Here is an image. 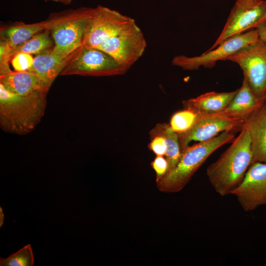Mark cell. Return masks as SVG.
<instances>
[{
  "mask_svg": "<svg viewBox=\"0 0 266 266\" xmlns=\"http://www.w3.org/2000/svg\"><path fill=\"white\" fill-rule=\"evenodd\" d=\"M252 163L251 139L243 126L232 145L207 167L206 175L216 192L224 197L241 183Z\"/></svg>",
  "mask_w": 266,
  "mask_h": 266,
  "instance_id": "1",
  "label": "cell"
},
{
  "mask_svg": "<svg viewBox=\"0 0 266 266\" xmlns=\"http://www.w3.org/2000/svg\"><path fill=\"white\" fill-rule=\"evenodd\" d=\"M45 92L14 94L0 84V127L5 132L22 135L32 132L44 115Z\"/></svg>",
  "mask_w": 266,
  "mask_h": 266,
  "instance_id": "2",
  "label": "cell"
},
{
  "mask_svg": "<svg viewBox=\"0 0 266 266\" xmlns=\"http://www.w3.org/2000/svg\"><path fill=\"white\" fill-rule=\"evenodd\" d=\"M235 133L225 131L209 140L188 146L182 152L174 168L157 182L158 189L168 193L180 191L213 152L234 140Z\"/></svg>",
  "mask_w": 266,
  "mask_h": 266,
  "instance_id": "3",
  "label": "cell"
},
{
  "mask_svg": "<svg viewBox=\"0 0 266 266\" xmlns=\"http://www.w3.org/2000/svg\"><path fill=\"white\" fill-rule=\"evenodd\" d=\"M94 8L81 6L51 13L47 19L46 30L53 40V51L66 59L82 45L84 35Z\"/></svg>",
  "mask_w": 266,
  "mask_h": 266,
  "instance_id": "4",
  "label": "cell"
},
{
  "mask_svg": "<svg viewBox=\"0 0 266 266\" xmlns=\"http://www.w3.org/2000/svg\"><path fill=\"white\" fill-rule=\"evenodd\" d=\"M127 71L111 56L97 48L82 45L68 55L60 75L112 76Z\"/></svg>",
  "mask_w": 266,
  "mask_h": 266,
  "instance_id": "5",
  "label": "cell"
},
{
  "mask_svg": "<svg viewBox=\"0 0 266 266\" xmlns=\"http://www.w3.org/2000/svg\"><path fill=\"white\" fill-rule=\"evenodd\" d=\"M147 42L134 19L97 48L111 56L127 71L143 55Z\"/></svg>",
  "mask_w": 266,
  "mask_h": 266,
  "instance_id": "6",
  "label": "cell"
},
{
  "mask_svg": "<svg viewBox=\"0 0 266 266\" xmlns=\"http://www.w3.org/2000/svg\"><path fill=\"white\" fill-rule=\"evenodd\" d=\"M259 39L257 29H253L230 37L216 48L207 50L200 56H176L172 59L171 64L187 70H197L201 66L212 68L218 61L227 60L230 56Z\"/></svg>",
  "mask_w": 266,
  "mask_h": 266,
  "instance_id": "7",
  "label": "cell"
},
{
  "mask_svg": "<svg viewBox=\"0 0 266 266\" xmlns=\"http://www.w3.org/2000/svg\"><path fill=\"white\" fill-rule=\"evenodd\" d=\"M227 60L240 66L251 89L263 102L266 94V42L259 39Z\"/></svg>",
  "mask_w": 266,
  "mask_h": 266,
  "instance_id": "8",
  "label": "cell"
},
{
  "mask_svg": "<svg viewBox=\"0 0 266 266\" xmlns=\"http://www.w3.org/2000/svg\"><path fill=\"white\" fill-rule=\"evenodd\" d=\"M265 21L266 0H236L221 33L208 50L216 48L230 37L255 29Z\"/></svg>",
  "mask_w": 266,
  "mask_h": 266,
  "instance_id": "9",
  "label": "cell"
},
{
  "mask_svg": "<svg viewBox=\"0 0 266 266\" xmlns=\"http://www.w3.org/2000/svg\"><path fill=\"white\" fill-rule=\"evenodd\" d=\"M245 121L221 112L198 113L195 123L188 130L177 133L181 153L192 141H206L227 131H240Z\"/></svg>",
  "mask_w": 266,
  "mask_h": 266,
  "instance_id": "10",
  "label": "cell"
},
{
  "mask_svg": "<svg viewBox=\"0 0 266 266\" xmlns=\"http://www.w3.org/2000/svg\"><path fill=\"white\" fill-rule=\"evenodd\" d=\"M132 19L116 10L98 5L94 8L82 45L87 47L97 48L125 28Z\"/></svg>",
  "mask_w": 266,
  "mask_h": 266,
  "instance_id": "11",
  "label": "cell"
},
{
  "mask_svg": "<svg viewBox=\"0 0 266 266\" xmlns=\"http://www.w3.org/2000/svg\"><path fill=\"white\" fill-rule=\"evenodd\" d=\"M245 211L266 206V163H252L241 183L231 193Z\"/></svg>",
  "mask_w": 266,
  "mask_h": 266,
  "instance_id": "12",
  "label": "cell"
},
{
  "mask_svg": "<svg viewBox=\"0 0 266 266\" xmlns=\"http://www.w3.org/2000/svg\"><path fill=\"white\" fill-rule=\"evenodd\" d=\"M243 126L251 139L252 163H266V109L263 105L245 120Z\"/></svg>",
  "mask_w": 266,
  "mask_h": 266,
  "instance_id": "13",
  "label": "cell"
},
{
  "mask_svg": "<svg viewBox=\"0 0 266 266\" xmlns=\"http://www.w3.org/2000/svg\"><path fill=\"white\" fill-rule=\"evenodd\" d=\"M53 47L35 55L32 66L27 70L37 75L48 91L60 75L67 58L63 59L56 55Z\"/></svg>",
  "mask_w": 266,
  "mask_h": 266,
  "instance_id": "14",
  "label": "cell"
},
{
  "mask_svg": "<svg viewBox=\"0 0 266 266\" xmlns=\"http://www.w3.org/2000/svg\"><path fill=\"white\" fill-rule=\"evenodd\" d=\"M263 104V102L257 98L243 77L241 86L234 97L228 105L220 112L227 116L245 120Z\"/></svg>",
  "mask_w": 266,
  "mask_h": 266,
  "instance_id": "15",
  "label": "cell"
},
{
  "mask_svg": "<svg viewBox=\"0 0 266 266\" xmlns=\"http://www.w3.org/2000/svg\"><path fill=\"white\" fill-rule=\"evenodd\" d=\"M0 84L10 92L25 96L37 92L49 91L39 78L29 71H15L0 76Z\"/></svg>",
  "mask_w": 266,
  "mask_h": 266,
  "instance_id": "16",
  "label": "cell"
},
{
  "mask_svg": "<svg viewBox=\"0 0 266 266\" xmlns=\"http://www.w3.org/2000/svg\"><path fill=\"white\" fill-rule=\"evenodd\" d=\"M237 90L229 92H207L183 101V107L197 113L220 112L230 103Z\"/></svg>",
  "mask_w": 266,
  "mask_h": 266,
  "instance_id": "17",
  "label": "cell"
},
{
  "mask_svg": "<svg viewBox=\"0 0 266 266\" xmlns=\"http://www.w3.org/2000/svg\"><path fill=\"white\" fill-rule=\"evenodd\" d=\"M46 28V20L31 24L16 22L2 25L0 28V40L7 42L13 48L26 42Z\"/></svg>",
  "mask_w": 266,
  "mask_h": 266,
  "instance_id": "18",
  "label": "cell"
},
{
  "mask_svg": "<svg viewBox=\"0 0 266 266\" xmlns=\"http://www.w3.org/2000/svg\"><path fill=\"white\" fill-rule=\"evenodd\" d=\"M149 134L151 137L160 135L165 138L166 146L165 156L167 162L166 176L174 168L181 155L178 134L171 128L169 124L166 123L157 124Z\"/></svg>",
  "mask_w": 266,
  "mask_h": 266,
  "instance_id": "19",
  "label": "cell"
},
{
  "mask_svg": "<svg viewBox=\"0 0 266 266\" xmlns=\"http://www.w3.org/2000/svg\"><path fill=\"white\" fill-rule=\"evenodd\" d=\"M54 45L50 32L45 29L34 34L26 42L11 48V54L12 57L19 53L37 55Z\"/></svg>",
  "mask_w": 266,
  "mask_h": 266,
  "instance_id": "20",
  "label": "cell"
},
{
  "mask_svg": "<svg viewBox=\"0 0 266 266\" xmlns=\"http://www.w3.org/2000/svg\"><path fill=\"white\" fill-rule=\"evenodd\" d=\"M33 264V254L30 244L5 259L0 258V266H32Z\"/></svg>",
  "mask_w": 266,
  "mask_h": 266,
  "instance_id": "21",
  "label": "cell"
},
{
  "mask_svg": "<svg viewBox=\"0 0 266 266\" xmlns=\"http://www.w3.org/2000/svg\"><path fill=\"white\" fill-rule=\"evenodd\" d=\"M198 114V113L191 110L184 109L172 115L169 125L176 133L184 132L193 126Z\"/></svg>",
  "mask_w": 266,
  "mask_h": 266,
  "instance_id": "22",
  "label": "cell"
},
{
  "mask_svg": "<svg viewBox=\"0 0 266 266\" xmlns=\"http://www.w3.org/2000/svg\"><path fill=\"white\" fill-rule=\"evenodd\" d=\"M11 48L7 42L0 40V76L13 71L9 64L12 58L11 54Z\"/></svg>",
  "mask_w": 266,
  "mask_h": 266,
  "instance_id": "23",
  "label": "cell"
},
{
  "mask_svg": "<svg viewBox=\"0 0 266 266\" xmlns=\"http://www.w3.org/2000/svg\"><path fill=\"white\" fill-rule=\"evenodd\" d=\"M34 58L32 55L19 53L15 55L11 60V64L15 71L28 70L32 66Z\"/></svg>",
  "mask_w": 266,
  "mask_h": 266,
  "instance_id": "24",
  "label": "cell"
},
{
  "mask_svg": "<svg viewBox=\"0 0 266 266\" xmlns=\"http://www.w3.org/2000/svg\"><path fill=\"white\" fill-rule=\"evenodd\" d=\"M152 166L156 173V183L166 175L167 169V162L163 156H157L151 163Z\"/></svg>",
  "mask_w": 266,
  "mask_h": 266,
  "instance_id": "25",
  "label": "cell"
},
{
  "mask_svg": "<svg viewBox=\"0 0 266 266\" xmlns=\"http://www.w3.org/2000/svg\"><path fill=\"white\" fill-rule=\"evenodd\" d=\"M149 147L156 156H164L166 155V146L165 138L160 135L152 137Z\"/></svg>",
  "mask_w": 266,
  "mask_h": 266,
  "instance_id": "26",
  "label": "cell"
},
{
  "mask_svg": "<svg viewBox=\"0 0 266 266\" xmlns=\"http://www.w3.org/2000/svg\"><path fill=\"white\" fill-rule=\"evenodd\" d=\"M260 39L266 42V21L259 25L256 28Z\"/></svg>",
  "mask_w": 266,
  "mask_h": 266,
  "instance_id": "27",
  "label": "cell"
},
{
  "mask_svg": "<svg viewBox=\"0 0 266 266\" xmlns=\"http://www.w3.org/2000/svg\"><path fill=\"white\" fill-rule=\"evenodd\" d=\"M45 1H52L62 3L64 5L71 4L75 0H44Z\"/></svg>",
  "mask_w": 266,
  "mask_h": 266,
  "instance_id": "28",
  "label": "cell"
},
{
  "mask_svg": "<svg viewBox=\"0 0 266 266\" xmlns=\"http://www.w3.org/2000/svg\"><path fill=\"white\" fill-rule=\"evenodd\" d=\"M263 101H264L263 106L266 109V94L264 98Z\"/></svg>",
  "mask_w": 266,
  "mask_h": 266,
  "instance_id": "29",
  "label": "cell"
}]
</instances>
